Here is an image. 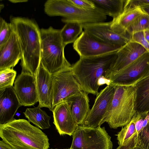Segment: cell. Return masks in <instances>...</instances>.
<instances>
[{
    "label": "cell",
    "mask_w": 149,
    "mask_h": 149,
    "mask_svg": "<svg viewBox=\"0 0 149 149\" xmlns=\"http://www.w3.org/2000/svg\"><path fill=\"white\" fill-rule=\"evenodd\" d=\"M22 53V72L36 77L41 62L40 29L36 22L28 18L10 17Z\"/></svg>",
    "instance_id": "obj_1"
},
{
    "label": "cell",
    "mask_w": 149,
    "mask_h": 149,
    "mask_svg": "<svg viewBox=\"0 0 149 149\" xmlns=\"http://www.w3.org/2000/svg\"><path fill=\"white\" fill-rule=\"evenodd\" d=\"M117 51L90 57H80L72 65L73 74L82 90L96 95L102 85L108 84L106 77L114 63Z\"/></svg>",
    "instance_id": "obj_2"
},
{
    "label": "cell",
    "mask_w": 149,
    "mask_h": 149,
    "mask_svg": "<svg viewBox=\"0 0 149 149\" xmlns=\"http://www.w3.org/2000/svg\"><path fill=\"white\" fill-rule=\"evenodd\" d=\"M0 137L13 149H48L47 136L24 119L0 125Z\"/></svg>",
    "instance_id": "obj_3"
},
{
    "label": "cell",
    "mask_w": 149,
    "mask_h": 149,
    "mask_svg": "<svg viewBox=\"0 0 149 149\" xmlns=\"http://www.w3.org/2000/svg\"><path fill=\"white\" fill-rule=\"evenodd\" d=\"M114 86L113 99L101 124L106 122L111 128L116 129L130 123L137 112L136 88L134 85Z\"/></svg>",
    "instance_id": "obj_4"
},
{
    "label": "cell",
    "mask_w": 149,
    "mask_h": 149,
    "mask_svg": "<svg viewBox=\"0 0 149 149\" xmlns=\"http://www.w3.org/2000/svg\"><path fill=\"white\" fill-rule=\"evenodd\" d=\"M60 29L50 26L40 29L41 36V63L52 75L71 65L64 55V46Z\"/></svg>",
    "instance_id": "obj_5"
},
{
    "label": "cell",
    "mask_w": 149,
    "mask_h": 149,
    "mask_svg": "<svg viewBox=\"0 0 149 149\" xmlns=\"http://www.w3.org/2000/svg\"><path fill=\"white\" fill-rule=\"evenodd\" d=\"M44 10L48 15L60 16L62 21L76 22L83 24L104 22L107 15L96 7L87 10L79 8L69 0H48L45 3Z\"/></svg>",
    "instance_id": "obj_6"
},
{
    "label": "cell",
    "mask_w": 149,
    "mask_h": 149,
    "mask_svg": "<svg viewBox=\"0 0 149 149\" xmlns=\"http://www.w3.org/2000/svg\"><path fill=\"white\" fill-rule=\"evenodd\" d=\"M69 149H112L111 137L104 127L78 125L72 135Z\"/></svg>",
    "instance_id": "obj_7"
},
{
    "label": "cell",
    "mask_w": 149,
    "mask_h": 149,
    "mask_svg": "<svg viewBox=\"0 0 149 149\" xmlns=\"http://www.w3.org/2000/svg\"><path fill=\"white\" fill-rule=\"evenodd\" d=\"M53 110L58 104L82 91L72 72V65L52 75Z\"/></svg>",
    "instance_id": "obj_8"
},
{
    "label": "cell",
    "mask_w": 149,
    "mask_h": 149,
    "mask_svg": "<svg viewBox=\"0 0 149 149\" xmlns=\"http://www.w3.org/2000/svg\"><path fill=\"white\" fill-rule=\"evenodd\" d=\"M149 71V53H144L138 59L118 72L107 78L109 85H134Z\"/></svg>",
    "instance_id": "obj_9"
},
{
    "label": "cell",
    "mask_w": 149,
    "mask_h": 149,
    "mask_svg": "<svg viewBox=\"0 0 149 149\" xmlns=\"http://www.w3.org/2000/svg\"><path fill=\"white\" fill-rule=\"evenodd\" d=\"M73 47L80 57L82 58L96 56L117 52L122 47L101 41L84 30L73 43Z\"/></svg>",
    "instance_id": "obj_10"
},
{
    "label": "cell",
    "mask_w": 149,
    "mask_h": 149,
    "mask_svg": "<svg viewBox=\"0 0 149 149\" xmlns=\"http://www.w3.org/2000/svg\"><path fill=\"white\" fill-rule=\"evenodd\" d=\"M114 92V86L109 85L99 92L92 107L81 125L91 127L100 126L110 106Z\"/></svg>",
    "instance_id": "obj_11"
},
{
    "label": "cell",
    "mask_w": 149,
    "mask_h": 149,
    "mask_svg": "<svg viewBox=\"0 0 149 149\" xmlns=\"http://www.w3.org/2000/svg\"><path fill=\"white\" fill-rule=\"evenodd\" d=\"M111 21L83 24V29L103 42L122 47L131 41L130 33L121 34L111 28Z\"/></svg>",
    "instance_id": "obj_12"
},
{
    "label": "cell",
    "mask_w": 149,
    "mask_h": 149,
    "mask_svg": "<svg viewBox=\"0 0 149 149\" xmlns=\"http://www.w3.org/2000/svg\"><path fill=\"white\" fill-rule=\"evenodd\" d=\"M13 87L22 106H30L38 102L36 77L22 72L15 80Z\"/></svg>",
    "instance_id": "obj_13"
},
{
    "label": "cell",
    "mask_w": 149,
    "mask_h": 149,
    "mask_svg": "<svg viewBox=\"0 0 149 149\" xmlns=\"http://www.w3.org/2000/svg\"><path fill=\"white\" fill-rule=\"evenodd\" d=\"M36 83L40 108L45 107L53 111V82L52 75L40 63L36 76Z\"/></svg>",
    "instance_id": "obj_14"
},
{
    "label": "cell",
    "mask_w": 149,
    "mask_h": 149,
    "mask_svg": "<svg viewBox=\"0 0 149 149\" xmlns=\"http://www.w3.org/2000/svg\"><path fill=\"white\" fill-rule=\"evenodd\" d=\"M147 52L140 44L132 41L122 46L117 51V58L106 79L124 68Z\"/></svg>",
    "instance_id": "obj_15"
},
{
    "label": "cell",
    "mask_w": 149,
    "mask_h": 149,
    "mask_svg": "<svg viewBox=\"0 0 149 149\" xmlns=\"http://www.w3.org/2000/svg\"><path fill=\"white\" fill-rule=\"evenodd\" d=\"M52 112L53 123L59 134L72 136L77 125L73 118L68 102L64 101L58 104Z\"/></svg>",
    "instance_id": "obj_16"
},
{
    "label": "cell",
    "mask_w": 149,
    "mask_h": 149,
    "mask_svg": "<svg viewBox=\"0 0 149 149\" xmlns=\"http://www.w3.org/2000/svg\"><path fill=\"white\" fill-rule=\"evenodd\" d=\"M21 106L13 86L0 90V125L14 119V115Z\"/></svg>",
    "instance_id": "obj_17"
},
{
    "label": "cell",
    "mask_w": 149,
    "mask_h": 149,
    "mask_svg": "<svg viewBox=\"0 0 149 149\" xmlns=\"http://www.w3.org/2000/svg\"><path fill=\"white\" fill-rule=\"evenodd\" d=\"M22 58V52L14 30L8 41L0 47V70L15 67Z\"/></svg>",
    "instance_id": "obj_18"
},
{
    "label": "cell",
    "mask_w": 149,
    "mask_h": 149,
    "mask_svg": "<svg viewBox=\"0 0 149 149\" xmlns=\"http://www.w3.org/2000/svg\"><path fill=\"white\" fill-rule=\"evenodd\" d=\"M88 94L82 91L67 99L73 118L77 125H81L89 111V99Z\"/></svg>",
    "instance_id": "obj_19"
},
{
    "label": "cell",
    "mask_w": 149,
    "mask_h": 149,
    "mask_svg": "<svg viewBox=\"0 0 149 149\" xmlns=\"http://www.w3.org/2000/svg\"><path fill=\"white\" fill-rule=\"evenodd\" d=\"M135 106L136 111H149V71L136 83Z\"/></svg>",
    "instance_id": "obj_20"
},
{
    "label": "cell",
    "mask_w": 149,
    "mask_h": 149,
    "mask_svg": "<svg viewBox=\"0 0 149 149\" xmlns=\"http://www.w3.org/2000/svg\"><path fill=\"white\" fill-rule=\"evenodd\" d=\"M95 6L107 15L116 19L123 13L125 0H91Z\"/></svg>",
    "instance_id": "obj_21"
},
{
    "label": "cell",
    "mask_w": 149,
    "mask_h": 149,
    "mask_svg": "<svg viewBox=\"0 0 149 149\" xmlns=\"http://www.w3.org/2000/svg\"><path fill=\"white\" fill-rule=\"evenodd\" d=\"M23 113L30 122L38 127L44 130L50 127L49 121L51 117L39 106L32 108H27Z\"/></svg>",
    "instance_id": "obj_22"
},
{
    "label": "cell",
    "mask_w": 149,
    "mask_h": 149,
    "mask_svg": "<svg viewBox=\"0 0 149 149\" xmlns=\"http://www.w3.org/2000/svg\"><path fill=\"white\" fill-rule=\"evenodd\" d=\"M60 29V34L64 46L74 43L83 32V25L80 23L68 22Z\"/></svg>",
    "instance_id": "obj_23"
},
{
    "label": "cell",
    "mask_w": 149,
    "mask_h": 149,
    "mask_svg": "<svg viewBox=\"0 0 149 149\" xmlns=\"http://www.w3.org/2000/svg\"><path fill=\"white\" fill-rule=\"evenodd\" d=\"M143 13L140 8L123 12L118 17L111 21V27H120L127 29L135 19Z\"/></svg>",
    "instance_id": "obj_24"
},
{
    "label": "cell",
    "mask_w": 149,
    "mask_h": 149,
    "mask_svg": "<svg viewBox=\"0 0 149 149\" xmlns=\"http://www.w3.org/2000/svg\"><path fill=\"white\" fill-rule=\"evenodd\" d=\"M136 134L135 124L131 120L116 135L118 144L121 146H126Z\"/></svg>",
    "instance_id": "obj_25"
},
{
    "label": "cell",
    "mask_w": 149,
    "mask_h": 149,
    "mask_svg": "<svg viewBox=\"0 0 149 149\" xmlns=\"http://www.w3.org/2000/svg\"><path fill=\"white\" fill-rule=\"evenodd\" d=\"M132 35L149 30V15L144 13L138 16L127 29Z\"/></svg>",
    "instance_id": "obj_26"
},
{
    "label": "cell",
    "mask_w": 149,
    "mask_h": 149,
    "mask_svg": "<svg viewBox=\"0 0 149 149\" xmlns=\"http://www.w3.org/2000/svg\"><path fill=\"white\" fill-rule=\"evenodd\" d=\"M16 74V72L10 68L0 70V90L13 86Z\"/></svg>",
    "instance_id": "obj_27"
},
{
    "label": "cell",
    "mask_w": 149,
    "mask_h": 149,
    "mask_svg": "<svg viewBox=\"0 0 149 149\" xmlns=\"http://www.w3.org/2000/svg\"><path fill=\"white\" fill-rule=\"evenodd\" d=\"M14 30L13 26L11 23L7 22L2 17H0V47L8 41Z\"/></svg>",
    "instance_id": "obj_28"
},
{
    "label": "cell",
    "mask_w": 149,
    "mask_h": 149,
    "mask_svg": "<svg viewBox=\"0 0 149 149\" xmlns=\"http://www.w3.org/2000/svg\"><path fill=\"white\" fill-rule=\"evenodd\" d=\"M134 146L143 149H149V122L135 137Z\"/></svg>",
    "instance_id": "obj_29"
},
{
    "label": "cell",
    "mask_w": 149,
    "mask_h": 149,
    "mask_svg": "<svg viewBox=\"0 0 149 149\" xmlns=\"http://www.w3.org/2000/svg\"><path fill=\"white\" fill-rule=\"evenodd\" d=\"M149 6V0H125L123 12H126L137 8Z\"/></svg>",
    "instance_id": "obj_30"
},
{
    "label": "cell",
    "mask_w": 149,
    "mask_h": 149,
    "mask_svg": "<svg viewBox=\"0 0 149 149\" xmlns=\"http://www.w3.org/2000/svg\"><path fill=\"white\" fill-rule=\"evenodd\" d=\"M148 111L144 112L137 111L132 120L134 123L137 134H139L143 129V121L147 116Z\"/></svg>",
    "instance_id": "obj_31"
},
{
    "label": "cell",
    "mask_w": 149,
    "mask_h": 149,
    "mask_svg": "<svg viewBox=\"0 0 149 149\" xmlns=\"http://www.w3.org/2000/svg\"><path fill=\"white\" fill-rule=\"evenodd\" d=\"M131 41L140 44L149 53V44L145 38L143 31L139 32L133 34Z\"/></svg>",
    "instance_id": "obj_32"
},
{
    "label": "cell",
    "mask_w": 149,
    "mask_h": 149,
    "mask_svg": "<svg viewBox=\"0 0 149 149\" xmlns=\"http://www.w3.org/2000/svg\"><path fill=\"white\" fill-rule=\"evenodd\" d=\"M74 6L82 9L89 10L96 8L91 0H69Z\"/></svg>",
    "instance_id": "obj_33"
},
{
    "label": "cell",
    "mask_w": 149,
    "mask_h": 149,
    "mask_svg": "<svg viewBox=\"0 0 149 149\" xmlns=\"http://www.w3.org/2000/svg\"><path fill=\"white\" fill-rule=\"evenodd\" d=\"M0 149H13L10 145L3 140L0 141Z\"/></svg>",
    "instance_id": "obj_34"
},
{
    "label": "cell",
    "mask_w": 149,
    "mask_h": 149,
    "mask_svg": "<svg viewBox=\"0 0 149 149\" xmlns=\"http://www.w3.org/2000/svg\"><path fill=\"white\" fill-rule=\"evenodd\" d=\"M143 33L145 38L149 44V30L144 31Z\"/></svg>",
    "instance_id": "obj_35"
},
{
    "label": "cell",
    "mask_w": 149,
    "mask_h": 149,
    "mask_svg": "<svg viewBox=\"0 0 149 149\" xmlns=\"http://www.w3.org/2000/svg\"><path fill=\"white\" fill-rule=\"evenodd\" d=\"M143 13L149 15V6L141 8Z\"/></svg>",
    "instance_id": "obj_36"
},
{
    "label": "cell",
    "mask_w": 149,
    "mask_h": 149,
    "mask_svg": "<svg viewBox=\"0 0 149 149\" xmlns=\"http://www.w3.org/2000/svg\"><path fill=\"white\" fill-rule=\"evenodd\" d=\"M10 1L12 3H19L26 2H27V0H10Z\"/></svg>",
    "instance_id": "obj_37"
},
{
    "label": "cell",
    "mask_w": 149,
    "mask_h": 149,
    "mask_svg": "<svg viewBox=\"0 0 149 149\" xmlns=\"http://www.w3.org/2000/svg\"><path fill=\"white\" fill-rule=\"evenodd\" d=\"M129 149H143L139 146H134L130 148Z\"/></svg>",
    "instance_id": "obj_38"
},
{
    "label": "cell",
    "mask_w": 149,
    "mask_h": 149,
    "mask_svg": "<svg viewBox=\"0 0 149 149\" xmlns=\"http://www.w3.org/2000/svg\"></svg>",
    "instance_id": "obj_39"
}]
</instances>
